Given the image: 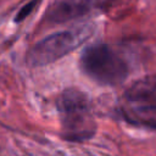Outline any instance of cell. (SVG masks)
Returning <instances> with one entry per match:
<instances>
[{
  "label": "cell",
  "instance_id": "cell-4",
  "mask_svg": "<svg viewBox=\"0 0 156 156\" xmlns=\"http://www.w3.org/2000/svg\"><path fill=\"white\" fill-rule=\"evenodd\" d=\"M93 0H65L55 4L48 12L46 20L49 22L61 23L74 20L85 15L91 7H94Z\"/></svg>",
  "mask_w": 156,
  "mask_h": 156
},
{
  "label": "cell",
  "instance_id": "cell-1",
  "mask_svg": "<svg viewBox=\"0 0 156 156\" xmlns=\"http://www.w3.org/2000/svg\"><path fill=\"white\" fill-rule=\"evenodd\" d=\"M79 66L85 76L101 85H118L129 74L126 57L104 43L87 46L80 55Z\"/></svg>",
  "mask_w": 156,
  "mask_h": 156
},
{
  "label": "cell",
  "instance_id": "cell-7",
  "mask_svg": "<svg viewBox=\"0 0 156 156\" xmlns=\"http://www.w3.org/2000/svg\"><path fill=\"white\" fill-rule=\"evenodd\" d=\"M39 1H40V0H30V1L27 2L24 6H22L21 10L17 12V15H16V17H15V22L20 23V22H22L26 17H28V16L30 15V12L34 10V7L37 6V4H39Z\"/></svg>",
  "mask_w": 156,
  "mask_h": 156
},
{
  "label": "cell",
  "instance_id": "cell-6",
  "mask_svg": "<svg viewBox=\"0 0 156 156\" xmlns=\"http://www.w3.org/2000/svg\"><path fill=\"white\" fill-rule=\"evenodd\" d=\"M126 101L156 104V76H150L135 82L127 90Z\"/></svg>",
  "mask_w": 156,
  "mask_h": 156
},
{
  "label": "cell",
  "instance_id": "cell-5",
  "mask_svg": "<svg viewBox=\"0 0 156 156\" xmlns=\"http://www.w3.org/2000/svg\"><path fill=\"white\" fill-rule=\"evenodd\" d=\"M121 113L130 124L156 129V104L127 102L121 108Z\"/></svg>",
  "mask_w": 156,
  "mask_h": 156
},
{
  "label": "cell",
  "instance_id": "cell-2",
  "mask_svg": "<svg viewBox=\"0 0 156 156\" xmlns=\"http://www.w3.org/2000/svg\"><path fill=\"white\" fill-rule=\"evenodd\" d=\"M57 110L62 138L69 141H84L94 136L96 124L87 94L74 88L66 89L57 99Z\"/></svg>",
  "mask_w": 156,
  "mask_h": 156
},
{
  "label": "cell",
  "instance_id": "cell-3",
  "mask_svg": "<svg viewBox=\"0 0 156 156\" xmlns=\"http://www.w3.org/2000/svg\"><path fill=\"white\" fill-rule=\"evenodd\" d=\"M91 24H82L74 28L54 33L30 48L26 61L32 67L50 65L80 46L93 34Z\"/></svg>",
  "mask_w": 156,
  "mask_h": 156
}]
</instances>
